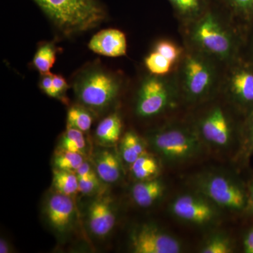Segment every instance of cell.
I'll use <instances>...</instances> for the list:
<instances>
[{"label":"cell","mask_w":253,"mask_h":253,"mask_svg":"<svg viewBox=\"0 0 253 253\" xmlns=\"http://www.w3.org/2000/svg\"><path fill=\"white\" fill-rule=\"evenodd\" d=\"M56 60V51L54 46L50 43H46L37 50L33 65L41 75L47 74L53 67Z\"/></svg>","instance_id":"cell-27"},{"label":"cell","mask_w":253,"mask_h":253,"mask_svg":"<svg viewBox=\"0 0 253 253\" xmlns=\"http://www.w3.org/2000/svg\"><path fill=\"white\" fill-rule=\"evenodd\" d=\"M129 248L134 253H179L183 251V245L177 238L151 223L141 224L131 230Z\"/></svg>","instance_id":"cell-10"},{"label":"cell","mask_w":253,"mask_h":253,"mask_svg":"<svg viewBox=\"0 0 253 253\" xmlns=\"http://www.w3.org/2000/svg\"><path fill=\"white\" fill-rule=\"evenodd\" d=\"M244 253H253V227L251 228L245 234L243 239Z\"/></svg>","instance_id":"cell-35"},{"label":"cell","mask_w":253,"mask_h":253,"mask_svg":"<svg viewBox=\"0 0 253 253\" xmlns=\"http://www.w3.org/2000/svg\"><path fill=\"white\" fill-rule=\"evenodd\" d=\"M144 61L146 67L154 76H161L168 74L173 66L171 61L155 51L146 56Z\"/></svg>","instance_id":"cell-29"},{"label":"cell","mask_w":253,"mask_h":253,"mask_svg":"<svg viewBox=\"0 0 253 253\" xmlns=\"http://www.w3.org/2000/svg\"><path fill=\"white\" fill-rule=\"evenodd\" d=\"M10 252L9 246L5 240L1 239L0 241V253H8Z\"/></svg>","instance_id":"cell-38"},{"label":"cell","mask_w":253,"mask_h":253,"mask_svg":"<svg viewBox=\"0 0 253 253\" xmlns=\"http://www.w3.org/2000/svg\"><path fill=\"white\" fill-rule=\"evenodd\" d=\"M194 126L204 144L214 149H228L236 137L232 118L219 106H213L206 111Z\"/></svg>","instance_id":"cell-9"},{"label":"cell","mask_w":253,"mask_h":253,"mask_svg":"<svg viewBox=\"0 0 253 253\" xmlns=\"http://www.w3.org/2000/svg\"><path fill=\"white\" fill-rule=\"evenodd\" d=\"M169 210L176 219L194 226H212L220 218V208L196 191L176 196Z\"/></svg>","instance_id":"cell-8"},{"label":"cell","mask_w":253,"mask_h":253,"mask_svg":"<svg viewBox=\"0 0 253 253\" xmlns=\"http://www.w3.org/2000/svg\"><path fill=\"white\" fill-rule=\"evenodd\" d=\"M192 184L195 191L220 209L234 212L247 211V186L231 174L218 171L201 173L193 179Z\"/></svg>","instance_id":"cell-4"},{"label":"cell","mask_w":253,"mask_h":253,"mask_svg":"<svg viewBox=\"0 0 253 253\" xmlns=\"http://www.w3.org/2000/svg\"><path fill=\"white\" fill-rule=\"evenodd\" d=\"M232 16L248 27L253 24V0H220Z\"/></svg>","instance_id":"cell-26"},{"label":"cell","mask_w":253,"mask_h":253,"mask_svg":"<svg viewBox=\"0 0 253 253\" xmlns=\"http://www.w3.org/2000/svg\"><path fill=\"white\" fill-rule=\"evenodd\" d=\"M42 78L41 79V87L42 91L50 97L57 99V95L55 91L54 85H53V74L42 75Z\"/></svg>","instance_id":"cell-32"},{"label":"cell","mask_w":253,"mask_h":253,"mask_svg":"<svg viewBox=\"0 0 253 253\" xmlns=\"http://www.w3.org/2000/svg\"><path fill=\"white\" fill-rule=\"evenodd\" d=\"M147 140L155 153L170 165L181 164L198 157L205 145L195 126L177 123L152 131Z\"/></svg>","instance_id":"cell-2"},{"label":"cell","mask_w":253,"mask_h":253,"mask_svg":"<svg viewBox=\"0 0 253 253\" xmlns=\"http://www.w3.org/2000/svg\"><path fill=\"white\" fill-rule=\"evenodd\" d=\"M89 49L108 57H120L126 54V35L118 29H106L95 34L89 41Z\"/></svg>","instance_id":"cell-14"},{"label":"cell","mask_w":253,"mask_h":253,"mask_svg":"<svg viewBox=\"0 0 253 253\" xmlns=\"http://www.w3.org/2000/svg\"><path fill=\"white\" fill-rule=\"evenodd\" d=\"M248 189V208L246 212L253 215V179L247 186Z\"/></svg>","instance_id":"cell-36"},{"label":"cell","mask_w":253,"mask_h":253,"mask_svg":"<svg viewBox=\"0 0 253 253\" xmlns=\"http://www.w3.org/2000/svg\"><path fill=\"white\" fill-rule=\"evenodd\" d=\"M234 251L232 239L222 231H216L208 236L199 249L201 253H231Z\"/></svg>","instance_id":"cell-23"},{"label":"cell","mask_w":253,"mask_h":253,"mask_svg":"<svg viewBox=\"0 0 253 253\" xmlns=\"http://www.w3.org/2000/svg\"><path fill=\"white\" fill-rule=\"evenodd\" d=\"M155 51L159 53L174 64L180 59L182 51L171 41H161L156 43Z\"/></svg>","instance_id":"cell-30"},{"label":"cell","mask_w":253,"mask_h":253,"mask_svg":"<svg viewBox=\"0 0 253 253\" xmlns=\"http://www.w3.org/2000/svg\"><path fill=\"white\" fill-rule=\"evenodd\" d=\"M52 173V186L55 192L71 197L79 193V181L76 172L54 168Z\"/></svg>","instance_id":"cell-22"},{"label":"cell","mask_w":253,"mask_h":253,"mask_svg":"<svg viewBox=\"0 0 253 253\" xmlns=\"http://www.w3.org/2000/svg\"><path fill=\"white\" fill-rule=\"evenodd\" d=\"M120 83L113 75L101 69H91L75 81L78 100L89 109L101 111L109 107L117 97Z\"/></svg>","instance_id":"cell-6"},{"label":"cell","mask_w":253,"mask_h":253,"mask_svg":"<svg viewBox=\"0 0 253 253\" xmlns=\"http://www.w3.org/2000/svg\"><path fill=\"white\" fill-rule=\"evenodd\" d=\"M101 179L99 176H93L87 179H80L78 192L83 194H90L97 191L101 185Z\"/></svg>","instance_id":"cell-31"},{"label":"cell","mask_w":253,"mask_h":253,"mask_svg":"<svg viewBox=\"0 0 253 253\" xmlns=\"http://www.w3.org/2000/svg\"><path fill=\"white\" fill-rule=\"evenodd\" d=\"M146 144L134 131L126 132L120 144V156L126 164L131 166L141 156L147 154Z\"/></svg>","instance_id":"cell-18"},{"label":"cell","mask_w":253,"mask_h":253,"mask_svg":"<svg viewBox=\"0 0 253 253\" xmlns=\"http://www.w3.org/2000/svg\"><path fill=\"white\" fill-rule=\"evenodd\" d=\"M253 156V110L246 116L239 134V146L236 161L246 165Z\"/></svg>","instance_id":"cell-20"},{"label":"cell","mask_w":253,"mask_h":253,"mask_svg":"<svg viewBox=\"0 0 253 253\" xmlns=\"http://www.w3.org/2000/svg\"><path fill=\"white\" fill-rule=\"evenodd\" d=\"M121 156L110 151L101 150L94 157L95 170L101 181L113 184L122 178L123 169Z\"/></svg>","instance_id":"cell-16"},{"label":"cell","mask_w":253,"mask_h":253,"mask_svg":"<svg viewBox=\"0 0 253 253\" xmlns=\"http://www.w3.org/2000/svg\"><path fill=\"white\" fill-rule=\"evenodd\" d=\"M249 28L251 33H250L249 39V53H248V58L246 60L253 64V24Z\"/></svg>","instance_id":"cell-37"},{"label":"cell","mask_w":253,"mask_h":253,"mask_svg":"<svg viewBox=\"0 0 253 253\" xmlns=\"http://www.w3.org/2000/svg\"><path fill=\"white\" fill-rule=\"evenodd\" d=\"M84 162V156L58 148L54 152L53 163L54 168L76 172Z\"/></svg>","instance_id":"cell-25"},{"label":"cell","mask_w":253,"mask_h":253,"mask_svg":"<svg viewBox=\"0 0 253 253\" xmlns=\"http://www.w3.org/2000/svg\"><path fill=\"white\" fill-rule=\"evenodd\" d=\"M122 129L121 118L117 113H114L105 118L98 125L95 134L100 144L112 146L120 140Z\"/></svg>","instance_id":"cell-19"},{"label":"cell","mask_w":253,"mask_h":253,"mask_svg":"<svg viewBox=\"0 0 253 253\" xmlns=\"http://www.w3.org/2000/svg\"><path fill=\"white\" fill-rule=\"evenodd\" d=\"M44 214L49 226L59 235L71 231L76 217V209L71 196L55 192L46 201Z\"/></svg>","instance_id":"cell-12"},{"label":"cell","mask_w":253,"mask_h":253,"mask_svg":"<svg viewBox=\"0 0 253 253\" xmlns=\"http://www.w3.org/2000/svg\"><path fill=\"white\" fill-rule=\"evenodd\" d=\"M65 36L96 28L106 18L96 0H33Z\"/></svg>","instance_id":"cell-1"},{"label":"cell","mask_w":253,"mask_h":253,"mask_svg":"<svg viewBox=\"0 0 253 253\" xmlns=\"http://www.w3.org/2000/svg\"><path fill=\"white\" fill-rule=\"evenodd\" d=\"M130 169L136 180H149L158 177L160 165L157 159L148 153L134 161L130 166Z\"/></svg>","instance_id":"cell-21"},{"label":"cell","mask_w":253,"mask_h":253,"mask_svg":"<svg viewBox=\"0 0 253 253\" xmlns=\"http://www.w3.org/2000/svg\"><path fill=\"white\" fill-rule=\"evenodd\" d=\"M76 175L78 178V180L80 179H87V178L93 177V176H97V173L95 170V168L91 167L89 163H86L84 161L83 165L78 168L76 171Z\"/></svg>","instance_id":"cell-34"},{"label":"cell","mask_w":253,"mask_h":253,"mask_svg":"<svg viewBox=\"0 0 253 253\" xmlns=\"http://www.w3.org/2000/svg\"><path fill=\"white\" fill-rule=\"evenodd\" d=\"M59 148L84 156L86 142L83 131L75 128L67 127L60 139Z\"/></svg>","instance_id":"cell-24"},{"label":"cell","mask_w":253,"mask_h":253,"mask_svg":"<svg viewBox=\"0 0 253 253\" xmlns=\"http://www.w3.org/2000/svg\"><path fill=\"white\" fill-rule=\"evenodd\" d=\"M88 227L93 235L106 237L116 225L117 214L113 200L108 196L91 203L88 209Z\"/></svg>","instance_id":"cell-13"},{"label":"cell","mask_w":253,"mask_h":253,"mask_svg":"<svg viewBox=\"0 0 253 253\" xmlns=\"http://www.w3.org/2000/svg\"><path fill=\"white\" fill-rule=\"evenodd\" d=\"M166 190L164 181L158 178L137 181L131 186V199L139 207H151L162 199Z\"/></svg>","instance_id":"cell-15"},{"label":"cell","mask_w":253,"mask_h":253,"mask_svg":"<svg viewBox=\"0 0 253 253\" xmlns=\"http://www.w3.org/2000/svg\"><path fill=\"white\" fill-rule=\"evenodd\" d=\"M181 88L186 101L201 102L214 91L217 81L215 68L206 55L189 54L183 61Z\"/></svg>","instance_id":"cell-5"},{"label":"cell","mask_w":253,"mask_h":253,"mask_svg":"<svg viewBox=\"0 0 253 253\" xmlns=\"http://www.w3.org/2000/svg\"><path fill=\"white\" fill-rule=\"evenodd\" d=\"M92 121L90 113L81 106H73L68 110L67 127L75 128L85 132L90 129Z\"/></svg>","instance_id":"cell-28"},{"label":"cell","mask_w":253,"mask_h":253,"mask_svg":"<svg viewBox=\"0 0 253 253\" xmlns=\"http://www.w3.org/2000/svg\"><path fill=\"white\" fill-rule=\"evenodd\" d=\"M227 94L234 107L245 116L253 111V63L244 60L232 68L227 82Z\"/></svg>","instance_id":"cell-11"},{"label":"cell","mask_w":253,"mask_h":253,"mask_svg":"<svg viewBox=\"0 0 253 253\" xmlns=\"http://www.w3.org/2000/svg\"><path fill=\"white\" fill-rule=\"evenodd\" d=\"M53 85H54L55 91L57 95V99H62L63 94L69 87L67 82L61 76L53 75Z\"/></svg>","instance_id":"cell-33"},{"label":"cell","mask_w":253,"mask_h":253,"mask_svg":"<svg viewBox=\"0 0 253 253\" xmlns=\"http://www.w3.org/2000/svg\"><path fill=\"white\" fill-rule=\"evenodd\" d=\"M176 96L170 81L158 76H149L141 83L136 96L135 111L139 117H155L172 107Z\"/></svg>","instance_id":"cell-7"},{"label":"cell","mask_w":253,"mask_h":253,"mask_svg":"<svg viewBox=\"0 0 253 253\" xmlns=\"http://www.w3.org/2000/svg\"><path fill=\"white\" fill-rule=\"evenodd\" d=\"M212 4L191 28V38L194 44L208 56L221 61L235 59L239 41L235 35L223 24L219 11Z\"/></svg>","instance_id":"cell-3"},{"label":"cell","mask_w":253,"mask_h":253,"mask_svg":"<svg viewBox=\"0 0 253 253\" xmlns=\"http://www.w3.org/2000/svg\"><path fill=\"white\" fill-rule=\"evenodd\" d=\"M174 12L184 22L194 23L206 13L212 0H168Z\"/></svg>","instance_id":"cell-17"}]
</instances>
